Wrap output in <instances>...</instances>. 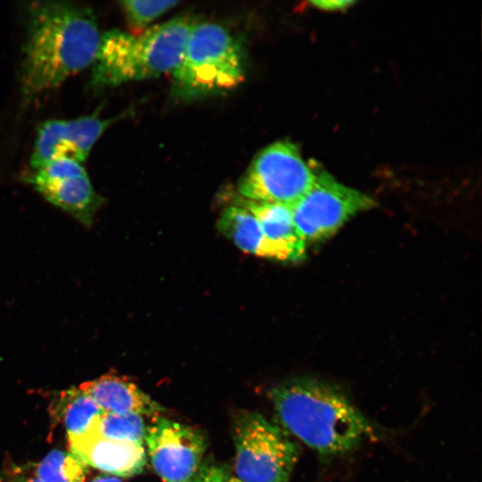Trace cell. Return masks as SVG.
Masks as SVG:
<instances>
[{"label": "cell", "instance_id": "obj_1", "mask_svg": "<svg viewBox=\"0 0 482 482\" xmlns=\"http://www.w3.org/2000/svg\"><path fill=\"white\" fill-rule=\"evenodd\" d=\"M101 36L87 6L68 1L31 3L21 62V100L32 101L91 67Z\"/></svg>", "mask_w": 482, "mask_h": 482}, {"label": "cell", "instance_id": "obj_2", "mask_svg": "<svg viewBox=\"0 0 482 482\" xmlns=\"http://www.w3.org/2000/svg\"><path fill=\"white\" fill-rule=\"evenodd\" d=\"M270 398L281 425L328 460L347 454L377 429L338 387L312 378L274 386Z\"/></svg>", "mask_w": 482, "mask_h": 482}, {"label": "cell", "instance_id": "obj_3", "mask_svg": "<svg viewBox=\"0 0 482 482\" xmlns=\"http://www.w3.org/2000/svg\"><path fill=\"white\" fill-rule=\"evenodd\" d=\"M194 24L189 17H177L137 35L117 29L105 31L91 65L92 87L104 89L172 72Z\"/></svg>", "mask_w": 482, "mask_h": 482}, {"label": "cell", "instance_id": "obj_4", "mask_svg": "<svg viewBox=\"0 0 482 482\" xmlns=\"http://www.w3.org/2000/svg\"><path fill=\"white\" fill-rule=\"evenodd\" d=\"M171 74L172 93L183 100L230 90L245 77L242 48L224 27L213 22L195 23Z\"/></svg>", "mask_w": 482, "mask_h": 482}, {"label": "cell", "instance_id": "obj_5", "mask_svg": "<svg viewBox=\"0 0 482 482\" xmlns=\"http://www.w3.org/2000/svg\"><path fill=\"white\" fill-rule=\"evenodd\" d=\"M234 470L242 482H289L299 449L285 430L260 413L245 411L234 422Z\"/></svg>", "mask_w": 482, "mask_h": 482}, {"label": "cell", "instance_id": "obj_6", "mask_svg": "<svg viewBox=\"0 0 482 482\" xmlns=\"http://www.w3.org/2000/svg\"><path fill=\"white\" fill-rule=\"evenodd\" d=\"M318 170L303 161L295 144L278 141L255 156L238 192L246 200L292 205L312 187Z\"/></svg>", "mask_w": 482, "mask_h": 482}, {"label": "cell", "instance_id": "obj_7", "mask_svg": "<svg viewBox=\"0 0 482 482\" xmlns=\"http://www.w3.org/2000/svg\"><path fill=\"white\" fill-rule=\"evenodd\" d=\"M374 204L369 195L319 170L312 187L290 207L296 231L307 245L332 236L352 217Z\"/></svg>", "mask_w": 482, "mask_h": 482}, {"label": "cell", "instance_id": "obj_8", "mask_svg": "<svg viewBox=\"0 0 482 482\" xmlns=\"http://www.w3.org/2000/svg\"><path fill=\"white\" fill-rule=\"evenodd\" d=\"M145 442L151 464L163 482H187L204 465L206 441L191 426L154 417Z\"/></svg>", "mask_w": 482, "mask_h": 482}, {"label": "cell", "instance_id": "obj_9", "mask_svg": "<svg viewBox=\"0 0 482 482\" xmlns=\"http://www.w3.org/2000/svg\"><path fill=\"white\" fill-rule=\"evenodd\" d=\"M69 441L70 452L85 465L115 477H131L144 470L146 453L143 445L90 433Z\"/></svg>", "mask_w": 482, "mask_h": 482}, {"label": "cell", "instance_id": "obj_10", "mask_svg": "<svg viewBox=\"0 0 482 482\" xmlns=\"http://www.w3.org/2000/svg\"><path fill=\"white\" fill-rule=\"evenodd\" d=\"M112 121L97 114L46 120L42 129L43 145L54 159L70 158L82 163Z\"/></svg>", "mask_w": 482, "mask_h": 482}, {"label": "cell", "instance_id": "obj_11", "mask_svg": "<svg viewBox=\"0 0 482 482\" xmlns=\"http://www.w3.org/2000/svg\"><path fill=\"white\" fill-rule=\"evenodd\" d=\"M242 206L261 226L266 258L296 262L303 257L306 244L296 231L290 205L244 199Z\"/></svg>", "mask_w": 482, "mask_h": 482}, {"label": "cell", "instance_id": "obj_12", "mask_svg": "<svg viewBox=\"0 0 482 482\" xmlns=\"http://www.w3.org/2000/svg\"><path fill=\"white\" fill-rule=\"evenodd\" d=\"M79 387L108 412L160 416L163 407L125 377L108 373Z\"/></svg>", "mask_w": 482, "mask_h": 482}, {"label": "cell", "instance_id": "obj_13", "mask_svg": "<svg viewBox=\"0 0 482 482\" xmlns=\"http://www.w3.org/2000/svg\"><path fill=\"white\" fill-rule=\"evenodd\" d=\"M33 187L49 203L68 212L86 227L103 204L87 173L54 181L35 183Z\"/></svg>", "mask_w": 482, "mask_h": 482}, {"label": "cell", "instance_id": "obj_14", "mask_svg": "<svg viewBox=\"0 0 482 482\" xmlns=\"http://www.w3.org/2000/svg\"><path fill=\"white\" fill-rule=\"evenodd\" d=\"M56 414L62 421L68 440L94 432L100 416L104 411L79 386L61 393Z\"/></svg>", "mask_w": 482, "mask_h": 482}, {"label": "cell", "instance_id": "obj_15", "mask_svg": "<svg viewBox=\"0 0 482 482\" xmlns=\"http://www.w3.org/2000/svg\"><path fill=\"white\" fill-rule=\"evenodd\" d=\"M218 229L242 251L266 257L261 226L244 206L232 205L226 208L219 218Z\"/></svg>", "mask_w": 482, "mask_h": 482}, {"label": "cell", "instance_id": "obj_16", "mask_svg": "<svg viewBox=\"0 0 482 482\" xmlns=\"http://www.w3.org/2000/svg\"><path fill=\"white\" fill-rule=\"evenodd\" d=\"M87 466L71 452L54 450L35 469L42 482H85Z\"/></svg>", "mask_w": 482, "mask_h": 482}, {"label": "cell", "instance_id": "obj_17", "mask_svg": "<svg viewBox=\"0 0 482 482\" xmlns=\"http://www.w3.org/2000/svg\"><path fill=\"white\" fill-rule=\"evenodd\" d=\"M146 429L147 426L142 415L104 411L92 433L144 445Z\"/></svg>", "mask_w": 482, "mask_h": 482}, {"label": "cell", "instance_id": "obj_18", "mask_svg": "<svg viewBox=\"0 0 482 482\" xmlns=\"http://www.w3.org/2000/svg\"><path fill=\"white\" fill-rule=\"evenodd\" d=\"M179 2L173 0H124L120 2L131 28L143 30Z\"/></svg>", "mask_w": 482, "mask_h": 482}, {"label": "cell", "instance_id": "obj_19", "mask_svg": "<svg viewBox=\"0 0 482 482\" xmlns=\"http://www.w3.org/2000/svg\"><path fill=\"white\" fill-rule=\"evenodd\" d=\"M87 171L81 162L70 158L55 159L28 177L30 185L40 182L54 181L66 178L86 174Z\"/></svg>", "mask_w": 482, "mask_h": 482}, {"label": "cell", "instance_id": "obj_20", "mask_svg": "<svg viewBox=\"0 0 482 482\" xmlns=\"http://www.w3.org/2000/svg\"><path fill=\"white\" fill-rule=\"evenodd\" d=\"M229 475L224 466L204 463L198 472L187 482H229Z\"/></svg>", "mask_w": 482, "mask_h": 482}, {"label": "cell", "instance_id": "obj_21", "mask_svg": "<svg viewBox=\"0 0 482 482\" xmlns=\"http://www.w3.org/2000/svg\"><path fill=\"white\" fill-rule=\"evenodd\" d=\"M354 2L353 1H343V0H324V1H312V4H313L315 7L322 10L327 11H336V10H341L345 9L348 6L353 4Z\"/></svg>", "mask_w": 482, "mask_h": 482}, {"label": "cell", "instance_id": "obj_22", "mask_svg": "<svg viewBox=\"0 0 482 482\" xmlns=\"http://www.w3.org/2000/svg\"><path fill=\"white\" fill-rule=\"evenodd\" d=\"M90 482H123L119 477L109 474H101L95 477Z\"/></svg>", "mask_w": 482, "mask_h": 482}, {"label": "cell", "instance_id": "obj_23", "mask_svg": "<svg viewBox=\"0 0 482 482\" xmlns=\"http://www.w3.org/2000/svg\"><path fill=\"white\" fill-rule=\"evenodd\" d=\"M7 482H42L40 479H38L36 476H17Z\"/></svg>", "mask_w": 482, "mask_h": 482}, {"label": "cell", "instance_id": "obj_24", "mask_svg": "<svg viewBox=\"0 0 482 482\" xmlns=\"http://www.w3.org/2000/svg\"><path fill=\"white\" fill-rule=\"evenodd\" d=\"M229 482H242V481L238 480V479L236 478H230L229 480Z\"/></svg>", "mask_w": 482, "mask_h": 482}, {"label": "cell", "instance_id": "obj_25", "mask_svg": "<svg viewBox=\"0 0 482 482\" xmlns=\"http://www.w3.org/2000/svg\"><path fill=\"white\" fill-rule=\"evenodd\" d=\"M0 482H1V478H0Z\"/></svg>", "mask_w": 482, "mask_h": 482}]
</instances>
